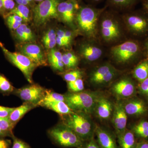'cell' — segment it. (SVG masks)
Instances as JSON below:
<instances>
[{
	"label": "cell",
	"mask_w": 148,
	"mask_h": 148,
	"mask_svg": "<svg viewBox=\"0 0 148 148\" xmlns=\"http://www.w3.org/2000/svg\"><path fill=\"white\" fill-rule=\"evenodd\" d=\"M107 8H98L92 5H88L78 10L76 14V24L80 32L89 39L96 38L100 17Z\"/></svg>",
	"instance_id": "cell-1"
},
{
	"label": "cell",
	"mask_w": 148,
	"mask_h": 148,
	"mask_svg": "<svg viewBox=\"0 0 148 148\" xmlns=\"http://www.w3.org/2000/svg\"><path fill=\"white\" fill-rule=\"evenodd\" d=\"M116 11L110 9L103 11L100 20V32L104 41L109 43L116 42L121 39L123 35Z\"/></svg>",
	"instance_id": "cell-2"
},
{
	"label": "cell",
	"mask_w": 148,
	"mask_h": 148,
	"mask_svg": "<svg viewBox=\"0 0 148 148\" xmlns=\"http://www.w3.org/2000/svg\"><path fill=\"white\" fill-rule=\"evenodd\" d=\"M99 95L92 91L71 92L65 95V102L74 112L88 115L94 112Z\"/></svg>",
	"instance_id": "cell-3"
},
{
	"label": "cell",
	"mask_w": 148,
	"mask_h": 148,
	"mask_svg": "<svg viewBox=\"0 0 148 148\" xmlns=\"http://www.w3.org/2000/svg\"><path fill=\"white\" fill-rule=\"evenodd\" d=\"M86 115H88L73 112L62 116L63 124L71 128L85 142L93 137L94 132L91 121Z\"/></svg>",
	"instance_id": "cell-4"
},
{
	"label": "cell",
	"mask_w": 148,
	"mask_h": 148,
	"mask_svg": "<svg viewBox=\"0 0 148 148\" xmlns=\"http://www.w3.org/2000/svg\"><path fill=\"white\" fill-rule=\"evenodd\" d=\"M48 134L54 143L64 147L81 148L85 144L73 130L64 124L49 130Z\"/></svg>",
	"instance_id": "cell-5"
},
{
	"label": "cell",
	"mask_w": 148,
	"mask_h": 148,
	"mask_svg": "<svg viewBox=\"0 0 148 148\" xmlns=\"http://www.w3.org/2000/svg\"><path fill=\"white\" fill-rule=\"evenodd\" d=\"M60 0H44L34 9V21L35 26L40 27L51 19L57 18V7Z\"/></svg>",
	"instance_id": "cell-6"
},
{
	"label": "cell",
	"mask_w": 148,
	"mask_h": 148,
	"mask_svg": "<svg viewBox=\"0 0 148 148\" xmlns=\"http://www.w3.org/2000/svg\"><path fill=\"white\" fill-rule=\"evenodd\" d=\"M140 50V46L138 42L128 40L112 47L110 54L112 58L117 63L125 64L138 56Z\"/></svg>",
	"instance_id": "cell-7"
},
{
	"label": "cell",
	"mask_w": 148,
	"mask_h": 148,
	"mask_svg": "<svg viewBox=\"0 0 148 148\" xmlns=\"http://www.w3.org/2000/svg\"><path fill=\"white\" fill-rule=\"evenodd\" d=\"M0 47L9 61L21 71L29 82L32 83V76L35 69L38 67L37 65L20 52H12L8 50L1 42Z\"/></svg>",
	"instance_id": "cell-8"
},
{
	"label": "cell",
	"mask_w": 148,
	"mask_h": 148,
	"mask_svg": "<svg viewBox=\"0 0 148 148\" xmlns=\"http://www.w3.org/2000/svg\"><path fill=\"white\" fill-rule=\"evenodd\" d=\"M127 30L132 34L141 36L148 32V18L140 12H127L121 16Z\"/></svg>",
	"instance_id": "cell-9"
},
{
	"label": "cell",
	"mask_w": 148,
	"mask_h": 148,
	"mask_svg": "<svg viewBox=\"0 0 148 148\" xmlns=\"http://www.w3.org/2000/svg\"><path fill=\"white\" fill-rule=\"evenodd\" d=\"M45 90L38 84H32L14 91L16 95L25 102L36 106L45 95Z\"/></svg>",
	"instance_id": "cell-10"
},
{
	"label": "cell",
	"mask_w": 148,
	"mask_h": 148,
	"mask_svg": "<svg viewBox=\"0 0 148 148\" xmlns=\"http://www.w3.org/2000/svg\"><path fill=\"white\" fill-rule=\"evenodd\" d=\"M17 48L19 52L28 57L37 66L47 65L46 58L39 45L33 43H25L18 45Z\"/></svg>",
	"instance_id": "cell-11"
},
{
	"label": "cell",
	"mask_w": 148,
	"mask_h": 148,
	"mask_svg": "<svg viewBox=\"0 0 148 148\" xmlns=\"http://www.w3.org/2000/svg\"><path fill=\"white\" fill-rule=\"evenodd\" d=\"M76 0H68L59 3L57 7L58 16L65 24L75 28V16L79 9Z\"/></svg>",
	"instance_id": "cell-12"
},
{
	"label": "cell",
	"mask_w": 148,
	"mask_h": 148,
	"mask_svg": "<svg viewBox=\"0 0 148 148\" xmlns=\"http://www.w3.org/2000/svg\"><path fill=\"white\" fill-rule=\"evenodd\" d=\"M79 53L85 61L88 63H93L101 58L103 51L101 47L94 41V39H90L80 45Z\"/></svg>",
	"instance_id": "cell-13"
},
{
	"label": "cell",
	"mask_w": 148,
	"mask_h": 148,
	"mask_svg": "<svg viewBox=\"0 0 148 148\" xmlns=\"http://www.w3.org/2000/svg\"><path fill=\"white\" fill-rule=\"evenodd\" d=\"M113 112L112 123L117 136L126 129L127 115L125 110L123 103L120 102L114 105Z\"/></svg>",
	"instance_id": "cell-14"
},
{
	"label": "cell",
	"mask_w": 148,
	"mask_h": 148,
	"mask_svg": "<svg viewBox=\"0 0 148 148\" xmlns=\"http://www.w3.org/2000/svg\"><path fill=\"white\" fill-rule=\"evenodd\" d=\"M112 91L118 98H126L132 96L135 92L134 83L130 79L124 78L113 85Z\"/></svg>",
	"instance_id": "cell-15"
},
{
	"label": "cell",
	"mask_w": 148,
	"mask_h": 148,
	"mask_svg": "<svg viewBox=\"0 0 148 148\" xmlns=\"http://www.w3.org/2000/svg\"><path fill=\"white\" fill-rule=\"evenodd\" d=\"M114 106L108 98L99 95L95 105V110L97 116L103 120L110 119L113 112Z\"/></svg>",
	"instance_id": "cell-16"
},
{
	"label": "cell",
	"mask_w": 148,
	"mask_h": 148,
	"mask_svg": "<svg viewBox=\"0 0 148 148\" xmlns=\"http://www.w3.org/2000/svg\"><path fill=\"white\" fill-rule=\"evenodd\" d=\"M95 132L97 136V142L101 148H118L115 139L108 131L97 126Z\"/></svg>",
	"instance_id": "cell-17"
},
{
	"label": "cell",
	"mask_w": 148,
	"mask_h": 148,
	"mask_svg": "<svg viewBox=\"0 0 148 148\" xmlns=\"http://www.w3.org/2000/svg\"><path fill=\"white\" fill-rule=\"evenodd\" d=\"M125 110L127 115L139 116L147 112L145 103L139 99H133L123 103Z\"/></svg>",
	"instance_id": "cell-18"
},
{
	"label": "cell",
	"mask_w": 148,
	"mask_h": 148,
	"mask_svg": "<svg viewBox=\"0 0 148 148\" xmlns=\"http://www.w3.org/2000/svg\"><path fill=\"white\" fill-rule=\"evenodd\" d=\"M117 138L119 148H135L138 143H136L134 133L127 129L117 135Z\"/></svg>",
	"instance_id": "cell-19"
},
{
	"label": "cell",
	"mask_w": 148,
	"mask_h": 148,
	"mask_svg": "<svg viewBox=\"0 0 148 148\" xmlns=\"http://www.w3.org/2000/svg\"><path fill=\"white\" fill-rule=\"evenodd\" d=\"M36 106L31 103L25 102L21 106L18 108H15L8 117V119L15 125L25 114L30 110L34 108Z\"/></svg>",
	"instance_id": "cell-20"
},
{
	"label": "cell",
	"mask_w": 148,
	"mask_h": 148,
	"mask_svg": "<svg viewBox=\"0 0 148 148\" xmlns=\"http://www.w3.org/2000/svg\"><path fill=\"white\" fill-rule=\"evenodd\" d=\"M49 63L52 68L56 71H63L64 65L62 61V54L56 49H51L47 56Z\"/></svg>",
	"instance_id": "cell-21"
},
{
	"label": "cell",
	"mask_w": 148,
	"mask_h": 148,
	"mask_svg": "<svg viewBox=\"0 0 148 148\" xmlns=\"http://www.w3.org/2000/svg\"><path fill=\"white\" fill-rule=\"evenodd\" d=\"M138 0H107V7L115 11L129 10Z\"/></svg>",
	"instance_id": "cell-22"
},
{
	"label": "cell",
	"mask_w": 148,
	"mask_h": 148,
	"mask_svg": "<svg viewBox=\"0 0 148 148\" xmlns=\"http://www.w3.org/2000/svg\"><path fill=\"white\" fill-rule=\"evenodd\" d=\"M114 67L109 63L103 64L92 71L90 74L89 80L91 83L95 84L96 82Z\"/></svg>",
	"instance_id": "cell-23"
},
{
	"label": "cell",
	"mask_w": 148,
	"mask_h": 148,
	"mask_svg": "<svg viewBox=\"0 0 148 148\" xmlns=\"http://www.w3.org/2000/svg\"><path fill=\"white\" fill-rule=\"evenodd\" d=\"M64 101L65 102V95L56 92H53L50 90H45V95L38 106L43 107H47L50 104L59 102Z\"/></svg>",
	"instance_id": "cell-24"
},
{
	"label": "cell",
	"mask_w": 148,
	"mask_h": 148,
	"mask_svg": "<svg viewBox=\"0 0 148 148\" xmlns=\"http://www.w3.org/2000/svg\"><path fill=\"white\" fill-rule=\"evenodd\" d=\"M133 75L140 82L148 77V60L142 61L135 67Z\"/></svg>",
	"instance_id": "cell-25"
},
{
	"label": "cell",
	"mask_w": 148,
	"mask_h": 148,
	"mask_svg": "<svg viewBox=\"0 0 148 148\" xmlns=\"http://www.w3.org/2000/svg\"><path fill=\"white\" fill-rule=\"evenodd\" d=\"M46 108L54 111L61 116L69 114L74 112L64 101L55 102L49 105Z\"/></svg>",
	"instance_id": "cell-26"
},
{
	"label": "cell",
	"mask_w": 148,
	"mask_h": 148,
	"mask_svg": "<svg viewBox=\"0 0 148 148\" xmlns=\"http://www.w3.org/2000/svg\"><path fill=\"white\" fill-rule=\"evenodd\" d=\"M12 14H16L20 16L23 19V21L25 22H29L31 20V12L27 5H18L13 10L10 12L5 16Z\"/></svg>",
	"instance_id": "cell-27"
},
{
	"label": "cell",
	"mask_w": 148,
	"mask_h": 148,
	"mask_svg": "<svg viewBox=\"0 0 148 148\" xmlns=\"http://www.w3.org/2000/svg\"><path fill=\"white\" fill-rule=\"evenodd\" d=\"M42 42L48 49H53L56 45V33L53 29L48 30L43 36Z\"/></svg>",
	"instance_id": "cell-28"
},
{
	"label": "cell",
	"mask_w": 148,
	"mask_h": 148,
	"mask_svg": "<svg viewBox=\"0 0 148 148\" xmlns=\"http://www.w3.org/2000/svg\"><path fill=\"white\" fill-rule=\"evenodd\" d=\"M132 132L138 138L142 139L148 138V122L142 121L133 128Z\"/></svg>",
	"instance_id": "cell-29"
},
{
	"label": "cell",
	"mask_w": 148,
	"mask_h": 148,
	"mask_svg": "<svg viewBox=\"0 0 148 148\" xmlns=\"http://www.w3.org/2000/svg\"><path fill=\"white\" fill-rule=\"evenodd\" d=\"M14 91L13 86L4 76L0 73V92L8 95Z\"/></svg>",
	"instance_id": "cell-30"
},
{
	"label": "cell",
	"mask_w": 148,
	"mask_h": 148,
	"mask_svg": "<svg viewBox=\"0 0 148 148\" xmlns=\"http://www.w3.org/2000/svg\"><path fill=\"white\" fill-rule=\"evenodd\" d=\"M14 126L15 125L10 121L8 117H0V129L4 132L10 134L12 136V138L14 135L12 130Z\"/></svg>",
	"instance_id": "cell-31"
},
{
	"label": "cell",
	"mask_w": 148,
	"mask_h": 148,
	"mask_svg": "<svg viewBox=\"0 0 148 148\" xmlns=\"http://www.w3.org/2000/svg\"><path fill=\"white\" fill-rule=\"evenodd\" d=\"M68 87L69 90L72 92L82 91L84 88L83 81L81 78L75 81L68 82Z\"/></svg>",
	"instance_id": "cell-32"
},
{
	"label": "cell",
	"mask_w": 148,
	"mask_h": 148,
	"mask_svg": "<svg viewBox=\"0 0 148 148\" xmlns=\"http://www.w3.org/2000/svg\"><path fill=\"white\" fill-rule=\"evenodd\" d=\"M83 77V72L79 70H74L66 73L64 75V79L67 82H71L81 79Z\"/></svg>",
	"instance_id": "cell-33"
},
{
	"label": "cell",
	"mask_w": 148,
	"mask_h": 148,
	"mask_svg": "<svg viewBox=\"0 0 148 148\" xmlns=\"http://www.w3.org/2000/svg\"><path fill=\"white\" fill-rule=\"evenodd\" d=\"M19 28L24 33L25 36L27 38L28 43H33L36 40V37L32 30L28 27L27 24H22L19 27Z\"/></svg>",
	"instance_id": "cell-34"
},
{
	"label": "cell",
	"mask_w": 148,
	"mask_h": 148,
	"mask_svg": "<svg viewBox=\"0 0 148 148\" xmlns=\"http://www.w3.org/2000/svg\"><path fill=\"white\" fill-rule=\"evenodd\" d=\"M56 33V45L60 47H69L65 40V30L58 29Z\"/></svg>",
	"instance_id": "cell-35"
},
{
	"label": "cell",
	"mask_w": 148,
	"mask_h": 148,
	"mask_svg": "<svg viewBox=\"0 0 148 148\" xmlns=\"http://www.w3.org/2000/svg\"><path fill=\"white\" fill-rule=\"evenodd\" d=\"M12 138L13 141L12 148H31L27 143L16 138L14 135Z\"/></svg>",
	"instance_id": "cell-36"
},
{
	"label": "cell",
	"mask_w": 148,
	"mask_h": 148,
	"mask_svg": "<svg viewBox=\"0 0 148 148\" xmlns=\"http://www.w3.org/2000/svg\"><path fill=\"white\" fill-rule=\"evenodd\" d=\"M15 108H8L0 106V117L8 118L13 112Z\"/></svg>",
	"instance_id": "cell-37"
},
{
	"label": "cell",
	"mask_w": 148,
	"mask_h": 148,
	"mask_svg": "<svg viewBox=\"0 0 148 148\" xmlns=\"http://www.w3.org/2000/svg\"><path fill=\"white\" fill-rule=\"evenodd\" d=\"M140 82V91L148 98V77Z\"/></svg>",
	"instance_id": "cell-38"
},
{
	"label": "cell",
	"mask_w": 148,
	"mask_h": 148,
	"mask_svg": "<svg viewBox=\"0 0 148 148\" xmlns=\"http://www.w3.org/2000/svg\"><path fill=\"white\" fill-rule=\"evenodd\" d=\"M81 148H101L98 145V142L92 137L89 141H87L84 144L83 147Z\"/></svg>",
	"instance_id": "cell-39"
},
{
	"label": "cell",
	"mask_w": 148,
	"mask_h": 148,
	"mask_svg": "<svg viewBox=\"0 0 148 148\" xmlns=\"http://www.w3.org/2000/svg\"><path fill=\"white\" fill-rule=\"evenodd\" d=\"M3 6L5 10L11 11L15 7V3L13 0H2Z\"/></svg>",
	"instance_id": "cell-40"
},
{
	"label": "cell",
	"mask_w": 148,
	"mask_h": 148,
	"mask_svg": "<svg viewBox=\"0 0 148 148\" xmlns=\"http://www.w3.org/2000/svg\"><path fill=\"white\" fill-rule=\"evenodd\" d=\"M62 61L64 66L67 69H72L76 67L73 62L70 61L65 53L62 54Z\"/></svg>",
	"instance_id": "cell-41"
},
{
	"label": "cell",
	"mask_w": 148,
	"mask_h": 148,
	"mask_svg": "<svg viewBox=\"0 0 148 148\" xmlns=\"http://www.w3.org/2000/svg\"><path fill=\"white\" fill-rule=\"evenodd\" d=\"M6 21L8 28L10 30L14 31L18 29L22 24V22H18V21H12V20H7V19H6Z\"/></svg>",
	"instance_id": "cell-42"
},
{
	"label": "cell",
	"mask_w": 148,
	"mask_h": 148,
	"mask_svg": "<svg viewBox=\"0 0 148 148\" xmlns=\"http://www.w3.org/2000/svg\"><path fill=\"white\" fill-rule=\"evenodd\" d=\"M65 53H66V55L67 56L68 58L70 59V61L73 62L75 66H77L79 61L77 56L75 53H73V52H71V51H68V52H66Z\"/></svg>",
	"instance_id": "cell-43"
},
{
	"label": "cell",
	"mask_w": 148,
	"mask_h": 148,
	"mask_svg": "<svg viewBox=\"0 0 148 148\" xmlns=\"http://www.w3.org/2000/svg\"><path fill=\"white\" fill-rule=\"evenodd\" d=\"M73 36V34L71 31L65 30V40L69 46L72 42Z\"/></svg>",
	"instance_id": "cell-44"
},
{
	"label": "cell",
	"mask_w": 148,
	"mask_h": 148,
	"mask_svg": "<svg viewBox=\"0 0 148 148\" xmlns=\"http://www.w3.org/2000/svg\"><path fill=\"white\" fill-rule=\"evenodd\" d=\"M10 145V140L0 138V148H9Z\"/></svg>",
	"instance_id": "cell-45"
},
{
	"label": "cell",
	"mask_w": 148,
	"mask_h": 148,
	"mask_svg": "<svg viewBox=\"0 0 148 148\" xmlns=\"http://www.w3.org/2000/svg\"><path fill=\"white\" fill-rule=\"evenodd\" d=\"M135 148H148V141L137 143Z\"/></svg>",
	"instance_id": "cell-46"
},
{
	"label": "cell",
	"mask_w": 148,
	"mask_h": 148,
	"mask_svg": "<svg viewBox=\"0 0 148 148\" xmlns=\"http://www.w3.org/2000/svg\"><path fill=\"white\" fill-rule=\"evenodd\" d=\"M141 2L144 11L148 14V0H141Z\"/></svg>",
	"instance_id": "cell-47"
},
{
	"label": "cell",
	"mask_w": 148,
	"mask_h": 148,
	"mask_svg": "<svg viewBox=\"0 0 148 148\" xmlns=\"http://www.w3.org/2000/svg\"><path fill=\"white\" fill-rule=\"evenodd\" d=\"M18 5H30V3L27 1V0H15Z\"/></svg>",
	"instance_id": "cell-48"
},
{
	"label": "cell",
	"mask_w": 148,
	"mask_h": 148,
	"mask_svg": "<svg viewBox=\"0 0 148 148\" xmlns=\"http://www.w3.org/2000/svg\"><path fill=\"white\" fill-rule=\"evenodd\" d=\"M7 136H9V137H11L10 134L6 132H4L3 130L0 129V138H3V137H7Z\"/></svg>",
	"instance_id": "cell-49"
},
{
	"label": "cell",
	"mask_w": 148,
	"mask_h": 148,
	"mask_svg": "<svg viewBox=\"0 0 148 148\" xmlns=\"http://www.w3.org/2000/svg\"><path fill=\"white\" fill-rule=\"evenodd\" d=\"M4 10L3 6L2 0H0V13L3 12Z\"/></svg>",
	"instance_id": "cell-50"
},
{
	"label": "cell",
	"mask_w": 148,
	"mask_h": 148,
	"mask_svg": "<svg viewBox=\"0 0 148 148\" xmlns=\"http://www.w3.org/2000/svg\"><path fill=\"white\" fill-rule=\"evenodd\" d=\"M145 49L146 51H147V53L148 55V39L145 42Z\"/></svg>",
	"instance_id": "cell-51"
},
{
	"label": "cell",
	"mask_w": 148,
	"mask_h": 148,
	"mask_svg": "<svg viewBox=\"0 0 148 148\" xmlns=\"http://www.w3.org/2000/svg\"><path fill=\"white\" fill-rule=\"evenodd\" d=\"M92 4H96L101 2L102 0H90Z\"/></svg>",
	"instance_id": "cell-52"
},
{
	"label": "cell",
	"mask_w": 148,
	"mask_h": 148,
	"mask_svg": "<svg viewBox=\"0 0 148 148\" xmlns=\"http://www.w3.org/2000/svg\"><path fill=\"white\" fill-rule=\"evenodd\" d=\"M33 1H35L38 2H41L42 1L44 0H33Z\"/></svg>",
	"instance_id": "cell-53"
},
{
	"label": "cell",
	"mask_w": 148,
	"mask_h": 148,
	"mask_svg": "<svg viewBox=\"0 0 148 148\" xmlns=\"http://www.w3.org/2000/svg\"><path fill=\"white\" fill-rule=\"evenodd\" d=\"M27 1L29 2L30 3H32V1H33V0H27Z\"/></svg>",
	"instance_id": "cell-54"
},
{
	"label": "cell",
	"mask_w": 148,
	"mask_h": 148,
	"mask_svg": "<svg viewBox=\"0 0 148 148\" xmlns=\"http://www.w3.org/2000/svg\"></svg>",
	"instance_id": "cell-55"
}]
</instances>
